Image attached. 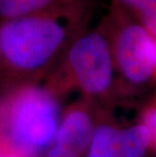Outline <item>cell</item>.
I'll list each match as a JSON object with an SVG mask.
<instances>
[{"mask_svg":"<svg viewBox=\"0 0 156 157\" xmlns=\"http://www.w3.org/2000/svg\"><path fill=\"white\" fill-rule=\"evenodd\" d=\"M93 0H68L46 10L0 21V82L7 89L40 82L86 29Z\"/></svg>","mask_w":156,"mask_h":157,"instance_id":"cell-1","label":"cell"},{"mask_svg":"<svg viewBox=\"0 0 156 157\" xmlns=\"http://www.w3.org/2000/svg\"><path fill=\"white\" fill-rule=\"evenodd\" d=\"M60 98L46 84L25 82L0 98V142L21 157H42L60 123Z\"/></svg>","mask_w":156,"mask_h":157,"instance_id":"cell-2","label":"cell"},{"mask_svg":"<svg viewBox=\"0 0 156 157\" xmlns=\"http://www.w3.org/2000/svg\"><path fill=\"white\" fill-rule=\"evenodd\" d=\"M45 83L59 98L67 92L78 91L81 96L104 106L124 91L102 21L94 29H84L73 40Z\"/></svg>","mask_w":156,"mask_h":157,"instance_id":"cell-3","label":"cell"},{"mask_svg":"<svg viewBox=\"0 0 156 157\" xmlns=\"http://www.w3.org/2000/svg\"><path fill=\"white\" fill-rule=\"evenodd\" d=\"M111 44L116 71L124 91L154 83V39L129 13L111 1L102 19Z\"/></svg>","mask_w":156,"mask_h":157,"instance_id":"cell-4","label":"cell"},{"mask_svg":"<svg viewBox=\"0 0 156 157\" xmlns=\"http://www.w3.org/2000/svg\"><path fill=\"white\" fill-rule=\"evenodd\" d=\"M105 108L80 96L62 111L53 142L42 157H86L88 147Z\"/></svg>","mask_w":156,"mask_h":157,"instance_id":"cell-5","label":"cell"},{"mask_svg":"<svg viewBox=\"0 0 156 157\" xmlns=\"http://www.w3.org/2000/svg\"><path fill=\"white\" fill-rule=\"evenodd\" d=\"M120 130L108 108H105L96 127L86 157H120Z\"/></svg>","mask_w":156,"mask_h":157,"instance_id":"cell-6","label":"cell"},{"mask_svg":"<svg viewBox=\"0 0 156 157\" xmlns=\"http://www.w3.org/2000/svg\"><path fill=\"white\" fill-rule=\"evenodd\" d=\"M120 157H146L150 152V138L147 129L140 122L120 130Z\"/></svg>","mask_w":156,"mask_h":157,"instance_id":"cell-7","label":"cell"},{"mask_svg":"<svg viewBox=\"0 0 156 157\" xmlns=\"http://www.w3.org/2000/svg\"><path fill=\"white\" fill-rule=\"evenodd\" d=\"M68 0H0L1 21L21 17L46 10Z\"/></svg>","mask_w":156,"mask_h":157,"instance_id":"cell-8","label":"cell"},{"mask_svg":"<svg viewBox=\"0 0 156 157\" xmlns=\"http://www.w3.org/2000/svg\"><path fill=\"white\" fill-rule=\"evenodd\" d=\"M156 38V0H112Z\"/></svg>","mask_w":156,"mask_h":157,"instance_id":"cell-9","label":"cell"},{"mask_svg":"<svg viewBox=\"0 0 156 157\" xmlns=\"http://www.w3.org/2000/svg\"><path fill=\"white\" fill-rule=\"evenodd\" d=\"M138 122L147 129L150 138V152L156 154V91L142 106Z\"/></svg>","mask_w":156,"mask_h":157,"instance_id":"cell-10","label":"cell"},{"mask_svg":"<svg viewBox=\"0 0 156 157\" xmlns=\"http://www.w3.org/2000/svg\"><path fill=\"white\" fill-rule=\"evenodd\" d=\"M0 157H21L9 150L2 142H0Z\"/></svg>","mask_w":156,"mask_h":157,"instance_id":"cell-11","label":"cell"},{"mask_svg":"<svg viewBox=\"0 0 156 157\" xmlns=\"http://www.w3.org/2000/svg\"><path fill=\"white\" fill-rule=\"evenodd\" d=\"M154 39V44H155V70H154V83H156V38Z\"/></svg>","mask_w":156,"mask_h":157,"instance_id":"cell-12","label":"cell"},{"mask_svg":"<svg viewBox=\"0 0 156 157\" xmlns=\"http://www.w3.org/2000/svg\"><path fill=\"white\" fill-rule=\"evenodd\" d=\"M4 92H5V88L3 87V85L1 84V82H0V98H1V96L3 95Z\"/></svg>","mask_w":156,"mask_h":157,"instance_id":"cell-13","label":"cell"}]
</instances>
